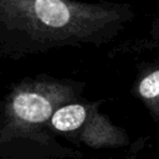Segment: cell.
Wrapping results in <instances>:
<instances>
[{
	"instance_id": "obj_1",
	"label": "cell",
	"mask_w": 159,
	"mask_h": 159,
	"mask_svg": "<svg viewBox=\"0 0 159 159\" xmlns=\"http://www.w3.org/2000/svg\"><path fill=\"white\" fill-rule=\"evenodd\" d=\"M14 112L24 120L40 123L46 120L52 113L50 102L37 93H21L12 103Z\"/></svg>"
},
{
	"instance_id": "obj_2",
	"label": "cell",
	"mask_w": 159,
	"mask_h": 159,
	"mask_svg": "<svg viewBox=\"0 0 159 159\" xmlns=\"http://www.w3.org/2000/svg\"><path fill=\"white\" fill-rule=\"evenodd\" d=\"M35 12L43 24L52 27L65 26L70 21V11L61 0H36Z\"/></svg>"
},
{
	"instance_id": "obj_3",
	"label": "cell",
	"mask_w": 159,
	"mask_h": 159,
	"mask_svg": "<svg viewBox=\"0 0 159 159\" xmlns=\"http://www.w3.org/2000/svg\"><path fill=\"white\" fill-rule=\"evenodd\" d=\"M86 119V109L80 104H71L60 108L52 116V124L58 130H73Z\"/></svg>"
},
{
	"instance_id": "obj_4",
	"label": "cell",
	"mask_w": 159,
	"mask_h": 159,
	"mask_svg": "<svg viewBox=\"0 0 159 159\" xmlns=\"http://www.w3.org/2000/svg\"><path fill=\"white\" fill-rule=\"evenodd\" d=\"M139 93L148 101L159 99V70L145 76L139 83Z\"/></svg>"
}]
</instances>
